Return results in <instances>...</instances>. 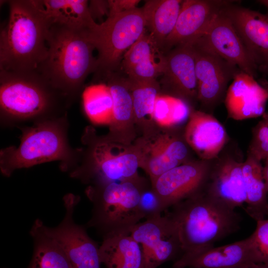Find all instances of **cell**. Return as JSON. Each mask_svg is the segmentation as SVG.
<instances>
[{
  "instance_id": "1",
  "label": "cell",
  "mask_w": 268,
  "mask_h": 268,
  "mask_svg": "<svg viewBox=\"0 0 268 268\" xmlns=\"http://www.w3.org/2000/svg\"><path fill=\"white\" fill-rule=\"evenodd\" d=\"M89 29L53 24L47 36V55L37 71L54 87L72 101L85 79L97 69L95 46Z\"/></svg>"
},
{
  "instance_id": "2",
  "label": "cell",
  "mask_w": 268,
  "mask_h": 268,
  "mask_svg": "<svg viewBox=\"0 0 268 268\" xmlns=\"http://www.w3.org/2000/svg\"><path fill=\"white\" fill-rule=\"evenodd\" d=\"M7 21L0 32V70H36L48 53L50 28L41 0H10Z\"/></svg>"
},
{
  "instance_id": "3",
  "label": "cell",
  "mask_w": 268,
  "mask_h": 268,
  "mask_svg": "<svg viewBox=\"0 0 268 268\" xmlns=\"http://www.w3.org/2000/svg\"><path fill=\"white\" fill-rule=\"evenodd\" d=\"M72 101L37 70H0V118L7 123L36 122L63 116Z\"/></svg>"
},
{
  "instance_id": "4",
  "label": "cell",
  "mask_w": 268,
  "mask_h": 268,
  "mask_svg": "<svg viewBox=\"0 0 268 268\" xmlns=\"http://www.w3.org/2000/svg\"><path fill=\"white\" fill-rule=\"evenodd\" d=\"M171 207L167 214L177 226L184 253L213 247L240 228L239 213L204 193Z\"/></svg>"
},
{
  "instance_id": "5",
  "label": "cell",
  "mask_w": 268,
  "mask_h": 268,
  "mask_svg": "<svg viewBox=\"0 0 268 268\" xmlns=\"http://www.w3.org/2000/svg\"><path fill=\"white\" fill-rule=\"evenodd\" d=\"M20 129L22 133L18 147L10 146L0 150V169L4 176L8 177L17 169L54 161L61 162L63 171H69L77 149L69 144L67 114Z\"/></svg>"
},
{
  "instance_id": "6",
  "label": "cell",
  "mask_w": 268,
  "mask_h": 268,
  "mask_svg": "<svg viewBox=\"0 0 268 268\" xmlns=\"http://www.w3.org/2000/svg\"><path fill=\"white\" fill-rule=\"evenodd\" d=\"M144 191L140 179L89 186L85 192L93 208L87 226L95 228L103 237L130 234L144 218L140 207Z\"/></svg>"
},
{
  "instance_id": "7",
  "label": "cell",
  "mask_w": 268,
  "mask_h": 268,
  "mask_svg": "<svg viewBox=\"0 0 268 268\" xmlns=\"http://www.w3.org/2000/svg\"><path fill=\"white\" fill-rule=\"evenodd\" d=\"M146 30L141 8L109 15L103 22L89 30L98 52L97 69L100 75L114 72L129 49Z\"/></svg>"
},
{
  "instance_id": "8",
  "label": "cell",
  "mask_w": 268,
  "mask_h": 268,
  "mask_svg": "<svg viewBox=\"0 0 268 268\" xmlns=\"http://www.w3.org/2000/svg\"><path fill=\"white\" fill-rule=\"evenodd\" d=\"M87 161L76 158L68 171L70 177L93 185L139 179L137 154L109 139L92 144Z\"/></svg>"
},
{
  "instance_id": "9",
  "label": "cell",
  "mask_w": 268,
  "mask_h": 268,
  "mask_svg": "<svg viewBox=\"0 0 268 268\" xmlns=\"http://www.w3.org/2000/svg\"><path fill=\"white\" fill-rule=\"evenodd\" d=\"M130 235L140 245L144 268H157L169 261H176L184 253L177 226L166 214L139 222Z\"/></svg>"
},
{
  "instance_id": "10",
  "label": "cell",
  "mask_w": 268,
  "mask_h": 268,
  "mask_svg": "<svg viewBox=\"0 0 268 268\" xmlns=\"http://www.w3.org/2000/svg\"><path fill=\"white\" fill-rule=\"evenodd\" d=\"M188 44L195 57L198 99L205 107L213 106L225 96L228 83L241 70L198 40Z\"/></svg>"
},
{
  "instance_id": "11",
  "label": "cell",
  "mask_w": 268,
  "mask_h": 268,
  "mask_svg": "<svg viewBox=\"0 0 268 268\" xmlns=\"http://www.w3.org/2000/svg\"><path fill=\"white\" fill-rule=\"evenodd\" d=\"M64 201L65 215L57 226L48 227L49 232L62 247L72 268H100L99 246L73 218L79 199L68 195Z\"/></svg>"
},
{
  "instance_id": "12",
  "label": "cell",
  "mask_w": 268,
  "mask_h": 268,
  "mask_svg": "<svg viewBox=\"0 0 268 268\" xmlns=\"http://www.w3.org/2000/svg\"><path fill=\"white\" fill-rule=\"evenodd\" d=\"M210 171L206 162H189L173 168L158 177L152 184V190L162 211L203 193Z\"/></svg>"
},
{
  "instance_id": "13",
  "label": "cell",
  "mask_w": 268,
  "mask_h": 268,
  "mask_svg": "<svg viewBox=\"0 0 268 268\" xmlns=\"http://www.w3.org/2000/svg\"><path fill=\"white\" fill-rule=\"evenodd\" d=\"M224 6L248 53L258 69L268 73V15L234 4Z\"/></svg>"
},
{
  "instance_id": "14",
  "label": "cell",
  "mask_w": 268,
  "mask_h": 268,
  "mask_svg": "<svg viewBox=\"0 0 268 268\" xmlns=\"http://www.w3.org/2000/svg\"><path fill=\"white\" fill-rule=\"evenodd\" d=\"M232 1L183 0L174 29L165 40L164 53L202 37L222 8Z\"/></svg>"
},
{
  "instance_id": "15",
  "label": "cell",
  "mask_w": 268,
  "mask_h": 268,
  "mask_svg": "<svg viewBox=\"0 0 268 268\" xmlns=\"http://www.w3.org/2000/svg\"><path fill=\"white\" fill-rule=\"evenodd\" d=\"M222 8L204 35L196 40L255 78L258 67Z\"/></svg>"
},
{
  "instance_id": "16",
  "label": "cell",
  "mask_w": 268,
  "mask_h": 268,
  "mask_svg": "<svg viewBox=\"0 0 268 268\" xmlns=\"http://www.w3.org/2000/svg\"><path fill=\"white\" fill-rule=\"evenodd\" d=\"M259 264L250 237L231 244L184 253L173 268H251Z\"/></svg>"
},
{
  "instance_id": "17",
  "label": "cell",
  "mask_w": 268,
  "mask_h": 268,
  "mask_svg": "<svg viewBox=\"0 0 268 268\" xmlns=\"http://www.w3.org/2000/svg\"><path fill=\"white\" fill-rule=\"evenodd\" d=\"M161 75L162 84L176 97L185 101L198 99L195 57L190 44L177 46L164 54Z\"/></svg>"
},
{
  "instance_id": "18",
  "label": "cell",
  "mask_w": 268,
  "mask_h": 268,
  "mask_svg": "<svg viewBox=\"0 0 268 268\" xmlns=\"http://www.w3.org/2000/svg\"><path fill=\"white\" fill-rule=\"evenodd\" d=\"M268 99L266 88L240 70L228 87L224 101L229 117L242 120L263 116Z\"/></svg>"
},
{
  "instance_id": "19",
  "label": "cell",
  "mask_w": 268,
  "mask_h": 268,
  "mask_svg": "<svg viewBox=\"0 0 268 268\" xmlns=\"http://www.w3.org/2000/svg\"><path fill=\"white\" fill-rule=\"evenodd\" d=\"M243 162L228 159L210 171L203 193L235 209L246 201Z\"/></svg>"
},
{
  "instance_id": "20",
  "label": "cell",
  "mask_w": 268,
  "mask_h": 268,
  "mask_svg": "<svg viewBox=\"0 0 268 268\" xmlns=\"http://www.w3.org/2000/svg\"><path fill=\"white\" fill-rule=\"evenodd\" d=\"M185 137L203 160L216 157L224 146L227 134L223 126L211 115L200 111L191 113Z\"/></svg>"
},
{
  "instance_id": "21",
  "label": "cell",
  "mask_w": 268,
  "mask_h": 268,
  "mask_svg": "<svg viewBox=\"0 0 268 268\" xmlns=\"http://www.w3.org/2000/svg\"><path fill=\"white\" fill-rule=\"evenodd\" d=\"M146 31L129 49L122 59L128 78L134 80H150L162 75L164 55Z\"/></svg>"
},
{
  "instance_id": "22",
  "label": "cell",
  "mask_w": 268,
  "mask_h": 268,
  "mask_svg": "<svg viewBox=\"0 0 268 268\" xmlns=\"http://www.w3.org/2000/svg\"><path fill=\"white\" fill-rule=\"evenodd\" d=\"M145 150V162L142 165L152 184L165 172L182 164L188 154L182 141L167 134H159L149 141Z\"/></svg>"
},
{
  "instance_id": "23",
  "label": "cell",
  "mask_w": 268,
  "mask_h": 268,
  "mask_svg": "<svg viewBox=\"0 0 268 268\" xmlns=\"http://www.w3.org/2000/svg\"><path fill=\"white\" fill-rule=\"evenodd\" d=\"M99 255L106 268H144L141 247L130 234L103 237Z\"/></svg>"
},
{
  "instance_id": "24",
  "label": "cell",
  "mask_w": 268,
  "mask_h": 268,
  "mask_svg": "<svg viewBox=\"0 0 268 268\" xmlns=\"http://www.w3.org/2000/svg\"><path fill=\"white\" fill-rule=\"evenodd\" d=\"M182 2L180 0H149L141 8L146 28L161 51H163L165 40L174 29Z\"/></svg>"
},
{
  "instance_id": "25",
  "label": "cell",
  "mask_w": 268,
  "mask_h": 268,
  "mask_svg": "<svg viewBox=\"0 0 268 268\" xmlns=\"http://www.w3.org/2000/svg\"><path fill=\"white\" fill-rule=\"evenodd\" d=\"M87 0H41L42 11L49 26L60 24L91 29L96 25L90 16Z\"/></svg>"
},
{
  "instance_id": "26",
  "label": "cell",
  "mask_w": 268,
  "mask_h": 268,
  "mask_svg": "<svg viewBox=\"0 0 268 268\" xmlns=\"http://www.w3.org/2000/svg\"><path fill=\"white\" fill-rule=\"evenodd\" d=\"M34 242L33 253L27 268H72L60 244L39 219L30 231Z\"/></svg>"
},
{
  "instance_id": "27",
  "label": "cell",
  "mask_w": 268,
  "mask_h": 268,
  "mask_svg": "<svg viewBox=\"0 0 268 268\" xmlns=\"http://www.w3.org/2000/svg\"><path fill=\"white\" fill-rule=\"evenodd\" d=\"M247 204L245 211L256 221L268 216V192L264 179L263 167L251 155L243 162Z\"/></svg>"
},
{
  "instance_id": "28",
  "label": "cell",
  "mask_w": 268,
  "mask_h": 268,
  "mask_svg": "<svg viewBox=\"0 0 268 268\" xmlns=\"http://www.w3.org/2000/svg\"><path fill=\"white\" fill-rule=\"evenodd\" d=\"M83 108L90 120L95 124H111L113 100L108 85L103 83L86 86L82 92Z\"/></svg>"
},
{
  "instance_id": "29",
  "label": "cell",
  "mask_w": 268,
  "mask_h": 268,
  "mask_svg": "<svg viewBox=\"0 0 268 268\" xmlns=\"http://www.w3.org/2000/svg\"><path fill=\"white\" fill-rule=\"evenodd\" d=\"M126 80L132 96L134 116L140 120L152 119L159 95V85L156 79L139 81L128 78Z\"/></svg>"
},
{
  "instance_id": "30",
  "label": "cell",
  "mask_w": 268,
  "mask_h": 268,
  "mask_svg": "<svg viewBox=\"0 0 268 268\" xmlns=\"http://www.w3.org/2000/svg\"><path fill=\"white\" fill-rule=\"evenodd\" d=\"M113 100V120L111 124H121L129 121L134 116L132 96L126 80L114 72L105 76Z\"/></svg>"
},
{
  "instance_id": "31",
  "label": "cell",
  "mask_w": 268,
  "mask_h": 268,
  "mask_svg": "<svg viewBox=\"0 0 268 268\" xmlns=\"http://www.w3.org/2000/svg\"><path fill=\"white\" fill-rule=\"evenodd\" d=\"M190 114L189 107L184 100L173 96L159 95L155 103L152 119L162 127H171L185 122Z\"/></svg>"
},
{
  "instance_id": "32",
  "label": "cell",
  "mask_w": 268,
  "mask_h": 268,
  "mask_svg": "<svg viewBox=\"0 0 268 268\" xmlns=\"http://www.w3.org/2000/svg\"><path fill=\"white\" fill-rule=\"evenodd\" d=\"M254 127L249 154L259 161L268 157V112Z\"/></svg>"
},
{
  "instance_id": "33",
  "label": "cell",
  "mask_w": 268,
  "mask_h": 268,
  "mask_svg": "<svg viewBox=\"0 0 268 268\" xmlns=\"http://www.w3.org/2000/svg\"><path fill=\"white\" fill-rule=\"evenodd\" d=\"M256 222V228L249 237L260 264L268 262V218Z\"/></svg>"
},
{
  "instance_id": "34",
  "label": "cell",
  "mask_w": 268,
  "mask_h": 268,
  "mask_svg": "<svg viewBox=\"0 0 268 268\" xmlns=\"http://www.w3.org/2000/svg\"><path fill=\"white\" fill-rule=\"evenodd\" d=\"M140 207L145 219L160 215L162 212L159 201L152 190L148 192L145 190L143 191L140 199Z\"/></svg>"
},
{
  "instance_id": "35",
  "label": "cell",
  "mask_w": 268,
  "mask_h": 268,
  "mask_svg": "<svg viewBox=\"0 0 268 268\" xmlns=\"http://www.w3.org/2000/svg\"><path fill=\"white\" fill-rule=\"evenodd\" d=\"M88 10L91 17L96 22V20L102 23V20L105 16L109 14V1L105 0H91L88 2Z\"/></svg>"
},
{
  "instance_id": "36",
  "label": "cell",
  "mask_w": 268,
  "mask_h": 268,
  "mask_svg": "<svg viewBox=\"0 0 268 268\" xmlns=\"http://www.w3.org/2000/svg\"><path fill=\"white\" fill-rule=\"evenodd\" d=\"M109 15H114L137 8L138 0H108Z\"/></svg>"
},
{
  "instance_id": "37",
  "label": "cell",
  "mask_w": 268,
  "mask_h": 268,
  "mask_svg": "<svg viewBox=\"0 0 268 268\" xmlns=\"http://www.w3.org/2000/svg\"><path fill=\"white\" fill-rule=\"evenodd\" d=\"M263 174L268 192V157L266 159L265 165L263 167Z\"/></svg>"
},
{
  "instance_id": "38",
  "label": "cell",
  "mask_w": 268,
  "mask_h": 268,
  "mask_svg": "<svg viewBox=\"0 0 268 268\" xmlns=\"http://www.w3.org/2000/svg\"><path fill=\"white\" fill-rule=\"evenodd\" d=\"M251 268H268V262L255 264Z\"/></svg>"
},
{
  "instance_id": "39",
  "label": "cell",
  "mask_w": 268,
  "mask_h": 268,
  "mask_svg": "<svg viewBox=\"0 0 268 268\" xmlns=\"http://www.w3.org/2000/svg\"><path fill=\"white\" fill-rule=\"evenodd\" d=\"M257 2L264 5L267 7L268 9V11L266 14L268 15V0H258Z\"/></svg>"
},
{
  "instance_id": "40",
  "label": "cell",
  "mask_w": 268,
  "mask_h": 268,
  "mask_svg": "<svg viewBox=\"0 0 268 268\" xmlns=\"http://www.w3.org/2000/svg\"><path fill=\"white\" fill-rule=\"evenodd\" d=\"M264 87L266 88V89L267 90V92L268 93V85H266V86L265 87Z\"/></svg>"
}]
</instances>
